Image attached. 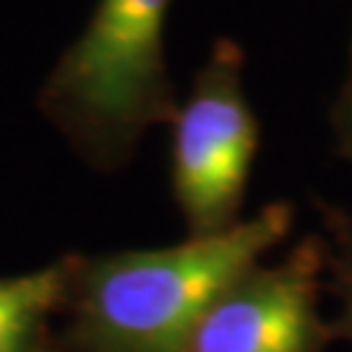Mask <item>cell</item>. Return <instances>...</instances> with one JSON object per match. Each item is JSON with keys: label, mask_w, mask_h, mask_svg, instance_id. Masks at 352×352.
Listing matches in <instances>:
<instances>
[{"label": "cell", "mask_w": 352, "mask_h": 352, "mask_svg": "<svg viewBox=\"0 0 352 352\" xmlns=\"http://www.w3.org/2000/svg\"><path fill=\"white\" fill-rule=\"evenodd\" d=\"M331 128H334V139H337V154L342 160L352 162V42L347 76H344V84L331 107Z\"/></svg>", "instance_id": "obj_7"}, {"label": "cell", "mask_w": 352, "mask_h": 352, "mask_svg": "<svg viewBox=\"0 0 352 352\" xmlns=\"http://www.w3.org/2000/svg\"><path fill=\"white\" fill-rule=\"evenodd\" d=\"M39 352H63V350H60V347H52L50 342H47V344H45V347H42Z\"/></svg>", "instance_id": "obj_8"}, {"label": "cell", "mask_w": 352, "mask_h": 352, "mask_svg": "<svg viewBox=\"0 0 352 352\" xmlns=\"http://www.w3.org/2000/svg\"><path fill=\"white\" fill-rule=\"evenodd\" d=\"M316 209L329 230L327 287L340 300V316L331 321V337L352 342V217L327 201H316Z\"/></svg>", "instance_id": "obj_6"}, {"label": "cell", "mask_w": 352, "mask_h": 352, "mask_svg": "<svg viewBox=\"0 0 352 352\" xmlns=\"http://www.w3.org/2000/svg\"><path fill=\"white\" fill-rule=\"evenodd\" d=\"M245 55L219 37L177 104L170 141V188L188 238H209L240 222L261 131L243 87Z\"/></svg>", "instance_id": "obj_3"}, {"label": "cell", "mask_w": 352, "mask_h": 352, "mask_svg": "<svg viewBox=\"0 0 352 352\" xmlns=\"http://www.w3.org/2000/svg\"><path fill=\"white\" fill-rule=\"evenodd\" d=\"M71 256L32 274L0 277V352H39L47 324L63 308Z\"/></svg>", "instance_id": "obj_5"}, {"label": "cell", "mask_w": 352, "mask_h": 352, "mask_svg": "<svg viewBox=\"0 0 352 352\" xmlns=\"http://www.w3.org/2000/svg\"><path fill=\"white\" fill-rule=\"evenodd\" d=\"M170 3L97 0L39 89V110L94 170L113 173L131 162L141 136L175 118L164 50Z\"/></svg>", "instance_id": "obj_2"}, {"label": "cell", "mask_w": 352, "mask_h": 352, "mask_svg": "<svg viewBox=\"0 0 352 352\" xmlns=\"http://www.w3.org/2000/svg\"><path fill=\"white\" fill-rule=\"evenodd\" d=\"M327 253L308 235L277 264L251 266L209 302L183 352H324L334 340L318 311Z\"/></svg>", "instance_id": "obj_4"}, {"label": "cell", "mask_w": 352, "mask_h": 352, "mask_svg": "<svg viewBox=\"0 0 352 352\" xmlns=\"http://www.w3.org/2000/svg\"><path fill=\"white\" fill-rule=\"evenodd\" d=\"M292 206L266 204L225 232L151 251L71 256L63 352H183L222 289L289 235Z\"/></svg>", "instance_id": "obj_1"}]
</instances>
